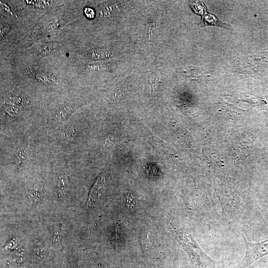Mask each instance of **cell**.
Wrapping results in <instances>:
<instances>
[{"label":"cell","instance_id":"1","mask_svg":"<svg viewBox=\"0 0 268 268\" xmlns=\"http://www.w3.org/2000/svg\"><path fill=\"white\" fill-rule=\"evenodd\" d=\"M183 246L196 268H216L217 263L200 247L194 237L189 234L182 238Z\"/></svg>","mask_w":268,"mask_h":268},{"label":"cell","instance_id":"2","mask_svg":"<svg viewBox=\"0 0 268 268\" xmlns=\"http://www.w3.org/2000/svg\"><path fill=\"white\" fill-rule=\"evenodd\" d=\"M246 244V251L242 261V267L246 268L261 258L268 255V239L264 241L252 243L247 241L243 236Z\"/></svg>","mask_w":268,"mask_h":268},{"label":"cell","instance_id":"3","mask_svg":"<svg viewBox=\"0 0 268 268\" xmlns=\"http://www.w3.org/2000/svg\"><path fill=\"white\" fill-rule=\"evenodd\" d=\"M202 25H213L230 29V25L222 22L214 15L209 14L205 11V15L202 16L201 24Z\"/></svg>","mask_w":268,"mask_h":268},{"label":"cell","instance_id":"4","mask_svg":"<svg viewBox=\"0 0 268 268\" xmlns=\"http://www.w3.org/2000/svg\"><path fill=\"white\" fill-rule=\"evenodd\" d=\"M61 44L58 43H48L40 45L36 53L38 55L45 56L52 53L59 49Z\"/></svg>","mask_w":268,"mask_h":268},{"label":"cell","instance_id":"5","mask_svg":"<svg viewBox=\"0 0 268 268\" xmlns=\"http://www.w3.org/2000/svg\"><path fill=\"white\" fill-rule=\"evenodd\" d=\"M43 194V189L42 185L39 184H35L29 190V199L33 203H36L41 199Z\"/></svg>","mask_w":268,"mask_h":268},{"label":"cell","instance_id":"6","mask_svg":"<svg viewBox=\"0 0 268 268\" xmlns=\"http://www.w3.org/2000/svg\"><path fill=\"white\" fill-rule=\"evenodd\" d=\"M69 187V181L67 177L65 175H61L58 178V188L60 195L65 197L67 194Z\"/></svg>","mask_w":268,"mask_h":268},{"label":"cell","instance_id":"7","mask_svg":"<svg viewBox=\"0 0 268 268\" xmlns=\"http://www.w3.org/2000/svg\"><path fill=\"white\" fill-rule=\"evenodd\" d=\"M15 157L17 167L22 169L26 160V153L23 148L21 147L18 149L16 153Z\"/></svg>","mask_w":268,"mask_h":268},{"label":"cell","instance_id":"8","mask_svg":"<svg viewBox=\"0 0 268 268\" xmlns=\"http://www.w3.org/2000/svg\"><path fill=\"white\" fill-rule=\"evenodd\" d=\"M74 110V108L71 106H66L60 110L55 115V119L56 120H62L69 115Z\"/></svg>","mask_w":268,"mask_h":268},{"label":"cell","instance_id":"9","mask_svg":"<svg viewBox=\"0 0 268 268\" xmlns=\"http://www.w3.org/2000/svg\"><path fill=\"white\" fill-rule=\"evenodd\" d=\"M3 107L5 111L12 117L18 116L21 113V109L17 105L5 103Z\"/></svg>","mask_w":268,"mask_h":268},{"label":"cell","instance_id":"10","mask_svg":"<svg viewBox=\"0 0 268 268\" xmlns=\"http://www.w3.org/2000/svg\"><path fill=\"white\" fill-rule=\"evenodd\" d=\"M107 52L106 50L100 49H93L89 52L88 55L92 59H101L106 57Z\"/></svg>","mask_w":268,"mask_h":268},{"label":"cell","instance_id":"11","mask_svg":"<svg viewBox=\"0 0 268 268\" xmlns=\"http://www.w3.org/2000/svg\"><path fill=\"white\" fill-rule=\"evenodd\" d=\"M61 22V21H58L54 22L49 23L44 27V31L46 32H49L51 30H53L60 25Z\"/></svg>","mask_w":268,"mask_h":268},{"label":"cell","instance_id":"12","mask_svg":"<svg viewBox=\"0 0 268 268\" xmlns=\"http://www.w3.org/2000/svg\"><path fill=\"white\" fill-rule=\"evenodd\" d=\"M62 225L61 224H59L57 226V229L55 232L54 235L53 241L55 243H57L60 239V232L61 230Z\"/></svg>","mask_w":268,"mask_h":268},{"label":"cell","instance_id":"13","mask_svg":"<svg viewBox=\"0 0 268 268\" xmlns=\"http://www.w3.org/2000/svg\"><path fill=\"white\" fill-rule=\"evenodd\" d=\"M84 13L86 16L88 18H92L94 16V11L91 8H85L84 9Z\"/></svg>","mask_w":268,"mask_h":268},{"label":"cell","instance_id":"14","mask_svg":"<svg viewBox=\"0 0 268 268\" xmlns=\"http://www.w3.org/2000/svg\"><path fill=\"white\" fill-rule=\"evenodd\" d=\"M6 29H8V28H7V27L6 26L5 28L4 29V30H6ZM3 31L4 30H2L3 32H2V33H1V35H2V36L3 35Z\"/></svg>","mask_w":268,"mask_h":268}]
</instances>
